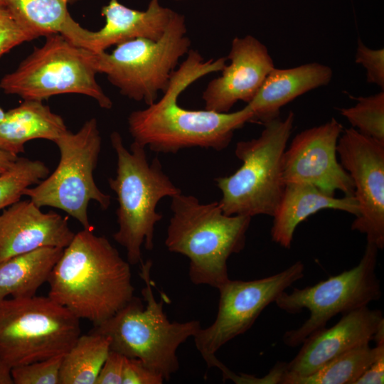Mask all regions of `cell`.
Segmentation results:
<instances>
[{
	"instance_id": "cell-1",
	"label": "cell",
	"mask_w": 384,
	"mask_h": 384,
	"mask_svg": "<svg viewBox=\"0 0 384 384\" xmlns=\"http://www.w3.org/2000/svg\"><path fill=\"white\" fill-rule=\"evenodd\" d=\"M226 60H206L197 50L190 49L173 73L162 97L129 114L128 129L134 142L164 154L192 147L216 151L227 148L235 132L251 122L253 112L249 105L233 112H217L188 110L178 104V97L189 85L209 73L221 71Z\"/></svg>"
},
{
	"instance_id": "cell-2",
	"label": "cell",
	"mask_w": 384,
	"mask_h": 384,
	"mask_svg": "<svg viewBox=\"0 0 384 384\" xmlns=\"http://www.w3.org/2000/svg\"><path fill=\"white\" fill-rule=\"evenodd\" d=\"M94 229L75 234L53 267L48 297L97 326L134 297L130 264Z\"/></svg>"
},
{
	"instance_id": "cell-3",
	"label": "cell",
	"mask_w": 384,
	"mask_h": 384,
	"mask_svg": "<svg viewBox=\"0 0 384 384\" xmlns=\"http://www.w3.org/2000/svg\"><path fill=\"white\" fill-rule=\"evenodd\" d=\"M170 207L168 250L189 259L191 282L218 289L230 279L228 260L245 247L252 217L226 215L217 201L203 203L181 193L171 197Z\"/></svg>"
},
{
	"instance_id": "cell-4",
	"label": "cell",
	"mask_w": 384,
	"mask_h": 384,
	"mask_svg": "<svg viewBox=\"0 0 384 384\" xmlns=\"http://www.w3.org/2000/svg\"><path fill=\"white\" fill-rule=\"evenodd\" d=\"M111 144L117 155L114 178H110V188L116 193L118 230L114 240L127 252V262H142V246L154 248V228L163 215L156 212L159 201L181 193L162 170L159 159L149 163L145 147L133 142L129 151L120 134H110Z\"/></svg>"
},
{
	"instance_id": "cell-5",
	"label": "cell",
	"mask_w": 384,
	"mask_h": 384,
	"mask_svg": "<svg viewBox=\"0 0 384 384\" xmlns=\"http://www.w3.org/2000/svg\"><path fill=\"white\" fill-rule=\"evenodd\" d=\"M152 262L142 263L140 277L146 305L136 297L115 314L92 331L107 336L110 350L125 357L142 361L165 381L178 371V347L201 328L200 321H170L164 311V301L154 297L150 272Z\"/></svg>"
},
{
	"instance_id": "cell-6",
	"label": "cell",
	"mask_w": 384,
	"mask_h": 384,
	"mask_svg": "<svg viewBox=\"0 0 384 384\" xmlns=\"http://www.w3.org/2000/svg\"><path fill=\"white\" fill-rule=\"evenodd\" d=\"M294 121L290 111L284 119L278 117L265 124L257 138L236 144L235 154L241 166L215 179L222 192L218 203L225 214L272 217L285 187L282 159Z\"/></svg>"
},
{
	"instance_id": "cell-7",
	"label": "cell",
	"mask_w": 384,
	"mask_h": 384,
	"mask_svg": "<svg viewBox=\"0 0 384 384\" xmlns=\"http://www.w3.org/2000/svg\"><path fill=\"white\" fill-rule=\"evenodd\" d=\"M186 33L184 16L174 11L159 39L137 38L116 45L111 53H94L96 71L122 95L150 105L166 90L180 58L190 50Z\"/></svg>"
},
{
	"instance_id": "cell-8",
	"label": "cell",
	"mask_w": 384,
	"mask_h": 384,
	"mask_svg": "<svg viewBox=\"0 0 384 384\" xmlns=\"http://www.w3.org/2000/svg\"><path fill=\"white\" fill-rule=\"evenodd\" d=\"M97 73L92 51L62 35L51 34L14 71L1 78L0 88L24 100L80 94L94 99L102 108L111 109L112 102L97 83Z\"/></svg>"
},
{
	"instance_id": "cell-9",
	"label": "cell",
	"mask_w": 384,
	"mask_h": 384,
	"mask_svg": "<svg viewBox=\"0 0 384 384\" xmlns=\"http://www.w3.org/2000/svg\"><path fill=\"white\" fill-rule=\"evenodd\" d=\"M80 335V319L48 296L0 300V358L11 368L65 355Z\"/></svg>"
},
{
	"instance_id": "cell-10",
	"label": "cell",
	"mask_w": 384,
	"mask_h": 384,
	"mask_svg": "<svg viewBox=\"0 0 384 384\" xmlns=\"http://www.w3.org/2000/svg\"><path fill=\"white\" fill-rule=\"evenodd\" d=\"M54 143L60 152L58 166L39 183L26 188L23 196L40 208L63 210L83 229H94L88 217L90 201H96L102 210L110 205V196L98 188L93 175L102 146L96 119L86 121L76 133L67 130Z\"/></svg>"
},
{
	"instance_id": "cell-11",
	"label": "cell",
	"mask_w": 384,
	"mask_h": 384,
	"mask_svg": "<svg viewBox=\"0 0 384 384\" xmlns=\"http://www.w3.org/2000/svg\"><path fill=\"white\" fill-rule=\"evenodd\" d=\"M378 248L367 242L359 263L348 270L314 285L282 292L277 306L289 314L306 309L309 318L299 328L285 332L284 343L292 348L301 345L312 333L324 327L334 316L368 306L381 297L375 270Z\"/></svg>"
},
{
	"instance_id": "cell-12",
	"label": "cell",
	"mask_w": 384,
	"mask_h": 384,
	"mask_svg": "<svg viewBox=\"0 0 384 384\" xmlns=\"http://www.w3.org/2000/svg\"><path fill=\"white\" fill-rule=\"evenodd\" d=\"M304 265L297 261L275 274L251 281L231 280L218 289V309L214 322L193 336L197 350L208 367L225 343L251 328L262 311L280 294L304 277Z\"/></svg>"
},
{
	"instance_id": "cell-13",
	"label": "cell",
	"mask_w": 384,
	"mask_h": 384,
	"mask_svg": "<svg viewBox=\"0 0 384 384\" xmlns=\"http://www.w3.org/2000/svg\"><path fill=\"white\" fill-rule=\"evenodd\" d=\"M341 166L351 178L358 213L351 230L365 234L367 242L384 247V143L351 127L337 143Z\"/></svg>"
},
{
	"instance_id": "cell-14",
	"label": "cell",
	"mask_w": 384,
	"mask_h": 384,
	"mask_svg": "<svg viewBox=\"0 0 384 384\" xmlns=\"http://www.w3.org/2000/svg\"><path fill=\"white\" fill-rule=\"evenodd\" d=\"M343 126L335 118L297 134L282 159L285 183H304L335 196L337 191L354 196L353 181L337 159V143Z\"/></svg>"
},
{
	"instance_id": "cell-15",
	"label": "cell",
	"mask_w": 384,
	"mask_h": 384,
	"mask_svg": "<svg viewBox=\"0 0 384 384\" xmlns=\"http://www.w3.org/2000/svg\"><path fill=\"white\" fill-rule=\"evenodd\" d=\"M220 77L210 80L203 92L205 109L229 112L238 101L248 104L274 68L267 48L255 37H235Z\"/></svg>"
},
{
	"instance_id": "cell-16",
	"label": "cell",
	"mask_w": 384,
	"mask_h": 384,
	"mask_svg": "<svg viewBox=\"0 0 384 384\" xmlns=\"http://www.w3.org/2000/svg\"><path fill=\"white\" fill-rule=\"evenodd\" d=\"M342 315L335 325L312 333L303 341L297 356L287 363L288 374L309 375L333 358L369 344L384 324L383 312L368 306Z\"/></svg>"
},
{
	"instance_id": "cell-17",
	"label": "cell",
	"mask_w": 384,
	"mask_h": 384,
	"mask_svg": "<svg viewBox=\"0 0 384 384\" xmlns=\"http://www.w3.org/2000/svg\"><path fill=\"white\" fill-rule=\"evenodd\" d=\"M75 234L67 218L20 200L0 214V262L43 247L65 248Z\"/></svg>"
},
{
	"instance_id": "cell-18",
	"label": "cell",
	"mask_w": 384,
	"mask_h": 384,
	"mask_svg": "<svg viewBox=\"0 0 384 384\" xmlns=\"http://www.w3.org/2000/svg\"><path fill=\"white\" fill-rule=\"evenodd\" d=\"M174 13L162 6L159 0H150L146 11L110 0L101 10L105 25L98 31H90L89 50L95 53L103 52L112 46L137 38L156 41L164 33Z\"/></svg>"
},
{
	"instance_id": "cell-19",
	"label": "cell",
	"mask_w": 384,
	"mask_h": 384,
	"mask_svg": "<svg viewBox=\"0 0 384 384\" xmlns=\"http://www.w3.org/2000/svg\"><path fill=\"white\" fill-rule=\"evenodd\" d=\"M332 75L329 66L319 63L286 69L274 68L247 104L253 112L251 122L264 125L279 117L282 107L310 90L328 85Z\"/></svg>"
},
{
	"instance_id": "cell-20",
	"label": "cell",
	"mask_w": 384,
	"mask_h": 384,
	"mask_svg": "<svg viewBox=\"0 0 384 384\" xmlns=\"http://www.w3.org/2000/svg\"><path fill=\"white\" fill-rule=\"evenodd\" d=\"M344 211L356 216L358 206L354 196L336 198L304 183H285L279 204L272 215V240L290 248L298 225L321 210Z\"/></svg>"
},
{
	"instance_id": "cell-21",
	"label": "cell",
	"mask_w": 384,
	"mask_h": 384,
	"mask_svg": "<svg viewBox=\"0 0 384 384\" xmlns=\"http://www.w3.org/2000/svg\"><path fill=\"white\" fill-rule=\"evenodd\" d=\"M68 130L61 116L43 101L24 100L5 112L0 122V149L18 155L26 142L43 139L55 142Z\"/></svg>"
},
{
	"instance_id": "cell-22",
	"label": "cell",
	"mask_w": 384,
	"mask_h": 384,
	"mask_svg": "<svg viewBox=\"0 0 384 384\" xmlns=\"http://www.w3.org/2000/svg\"><path fill=\"white\" fill-rule=\"evenodd\" d=\"M79 0H0V4L38 38L60 34L75 45L89 50L90 31L70 14L68 4Z\"/></svg>"
},
{
	"instance_id": "cell-23",
	"label": "cell",
	"mask_w": 384,
	"mask_h": 384,
	"mask_svg": "<svg viewBox=\"0 0 384 384\" xmlns=\"http://www.w3.org/2000/svg\"><path fill=\"white\" fill-rule=\"evenodd\" d=\"M64 248L43 247L0 262V300L32 297L47 282Z\"/></svg>"
},
{
	"instance_id": "cell-24",
	"label": "cell",
	"mask_w": 384,
	"mask_h": 384,
	"mask_svg": "<svg viewBox=\"0 0 384 384\" xmlns=\"http://www.w3.org/2000/svg\"><path fill=\"white\" fill-rule=\"evenodd\" d=\"M384 325L374 336L375 346L366 344L348 351L329 361L315 372L304 376L289 375L287 370L282 384H355L375 360L380 343H384Z\"/></svg>"
},
{
	"instance_id": "cell-25",
	"label": "cell",
	"mask_w": 384,
	"mask_h": 384,
	"mask_svg": "<svg viewBox=\"0 0 384 384\" xmlns=\"http://www.w3.org/2000/svg\"><path fill=\"white\" fill-rule=\"evenodd\" d=\"M110 351L107 336L92 330L80 335L63 356L60 384H95Z\"/></svg>"
},
{
	"instance_id": "cell-26",
	"label": "cell",
	"mask_w": 384,
	"mask_h": 384,
	"mask_svg": "<svg viewBox=\"0 0 384 384\" xmlns=\"http://www.w3.org/2000/svg\"><path fill=\"white\" fill-rule=\"evenodd\" d=\"M49 174L43 161L18 156L11 168L0 174V211L20 201L26 188L39 183Z\"/></svg>"
},
{
	"instance_id": "cell-27",
	"label": "cell",
	"mask_w": 384,
	"mask_h": 384,
	"mask_svg": "<svg viewBox=\"0 0 384 384\" xmlns=\"http://www.w3.org/2000/svg\"><path fill=\"white\" fill-rule=\"evenodd\" d=\"M356 104L341 114L361 134L384 143V92L359 97Z\"/></svg>"
},
{
	"instance_id": "cell-28",
	"label": "cell",
	"mask_w": 384,
	"mask_h": 384,
	"mask_svg": "<svg viewBox=\"0 0 384 384\" xmlns=\"http://www.w3.org/2000/svg\"><path fill=\"white\" fill-rule=\"evenodd\" d=\"M64 355L13 367L14 384H60V368Z\"/></svg>"
},
{
	"instance_id": "cell-29",
	"label": "cell",
	"mask_w": 384,
	"mask_h": 384,
	"mask_svg": "<svg viewBox=\"0 0 384 384\" xmlns=\"http://www.w3.org/2000/svg\"><path fill=\"white\" fill-rule=\"evenodd\" d=\"M38 36L0 4V57L13 48Z\"/></svg>"
},
{
	"instance_id": "cell-30",
	"label": "cell",
	"mask_w": 384,
	"mask_h": 384,
	"mask_svg": "<svg viewBox=\"0 0 384 384\" xmlns=\"http://www.w3.org/2000/svg\"><path fill=\"white\" fill-rule=\"evenodd\" d=\"M355 61L366 70L367 82L384 88V49H372L358 39Z\"/></svg>"
},
{
	"instance_id": "cell-31",
	"label": "cell",
	"mask_w": 384,
	"mask_h": 384,
	"mask_svg": "<svg viewBox=\"0 0 384 384\" xmlns=\"http://www.w3.org/2000/svg\"><path fill=\"white\" fill-rule=\"evenodd\" d=\"M164 381L139 359L125 357L122 384H161Z\"/></svg>"
},
{
	"instance_id": "cell-32",
	"label": "cell",
	"mask_w": 384,
	"mask_h": 384,
	"mask_svg": "<svg viewBox=\"0 0 384 384\" xmlns=\"http://www.w3.org/2000/svg\"><path fill=\"white\" fill-rule=\"evenodd\" d=\"M125 356L110 350L95 384H122Z\"/></svg>"
},
{
	"instance_id": "cell-33",
	"label": "cell",
	"mask_w": 384,
	"mask_h": 384,
	"mask_svg": "<svg viewBox=\"0 0 384 384\" xmlns=\"http://www.w3.org/2000/svg\"><path fill=\"white\" fill-rule=\"evenodd\" d=\"M384 380V343H380L375 360L355 384H380Z\"/></svg>"
},
{
	"instance_id": "cell-34",
	"label": "cell",
	"mask_w": 384,
	"mask_h": 384,
	"mask_svg": "<svg viewBox=\"0 0 384 384\" xmlns=\"http://www.w3.org/2000/svg\"><path fill=\"white\" fill-rule=\"evenodd\" d=\"M18 157L16 154L0 149V174L11 168Z\"/></svg>"
},
{
	"instance_id": "cell-35",
	"label": "cell",
	"mask_w": 384,
	"mask_h": 384,
	"mask_svg": "<svg viewBox=\"0 0 384 384\" xmlns=\"http://www.w3.org/2000/svg\"><path fill=\"white\" fill-rule=\"evenodd\" d=\"M11 367L0 358V384H14Z\"/></svg>"
},
{
	"instance_id": "cell-36",
	"label": "cell",
	"mask_w": 384,
	"mask_h": 384,
	"mask_svg": "<svg viewBox=\"0 0 384 384\" xmlns=\"http://www.w3.org/2000/svg\"><path fill=\"white\" fill-rule=\"evenodd\" d=\"M5 115V111L0 107V122L3 119Z\"/></svg>"
},
{
	"instance_id": "cell-37",
	"label": "cell",
	"mask_w": 384,
	"mask_h": 384,
	"mask_svg": "<svg viewBox=\"0 0 384 384\" xmlns=\"http://www.w3.org/2000/svg\"><path fill=\"white\" fill-rule=\"evenodd\" d=\"M174 1H186V0H174Z\"/></svg>"
},
{
	"instance_id": "cell-38",
	"label": "cell",
	"mask_w": 384,
	"mask_h": 384,
	"mask_svg": "<svg viewBox=\"0 0 384 384\" xmlns=\"http://www.w3.org/2000/svg\"></svg>"
}]
</instances>
